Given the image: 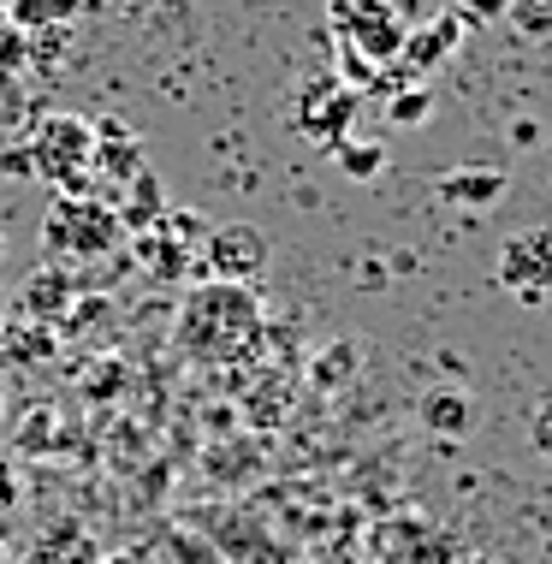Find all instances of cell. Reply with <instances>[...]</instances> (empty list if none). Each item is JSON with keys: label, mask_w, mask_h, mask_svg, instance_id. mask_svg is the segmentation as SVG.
<instances>
[{"label": "cell", "mask_w": 552, "mask_h": 564, "mask_svg": "<svg viewBox=\"0 0 552 564\" xmlns=\"http://www.w3.org/2000/svg\"><path fill=\"white\" fill-rule=\"evenodd\" d=\"M19 292H24V310H30V315H42V322H54V315L72 303V273L59 268V262H48L42 273H30V280L19 285Z\"/></svg>", "instance_id": "4fadbf2b"}, {"label": "cell", "mask_w": 552, "mask_h": 564, "mask_svg": "<svg viewBox=\"0 0 552 564\" xmlns=\"http://www.w3.org/2000/svg\"><path fill=\"white\" fill-rule=\"evenodd\" d=\"M387 119H392V126H422V119H427V89L422 84L398 89V96L387 101Z\"/></svg>", "instance_id": "e0dca14e"}, {"label": "cell", "mask_w": 552, "mask_h": 564, "mask_svg": "<svg viewBox=\"0 0 552 564\" xmlns=\"http://www.w3.org/2000/svg\"><path fill=\"white\" fill-rule=\"evenodd\" d=\"M457 564H494V558H457Z\"/></svg>", "instance_id": "603a6c76"}, {"label": "cell", "mask_w": 552, "mask_h": 564, "mask_svg": "<svg viewBox=\"0 0 552 564\" xmlns=\"http://www.w3.org/2000/svg\"><path fill=\"white\" fill-rule=\"evenodd\" d=\"M268 333V310L256 285H226V280H196L178 303L173 345L196 369H232L243 362Z\"/></svg>", "instance_id": "6da1fadb"}, {"label": "cell", "mask_w": 552, "mask_h": 564, "mask_svg": "<svg viewBox=\"0 0 552 564\" xmlns=\"http://www.w3.org/2000/svg\"><path fill=\"white\" fill-rule=\"evenodd\" d=\"M494 280L523 303H541L552 292V232L546 226H529V232H511L499 243Z\"/></svg>", "instance_id": "52a82bcc"}, {"label": "cell", "mask_w": 552, "mask_h": 564, "mask_svg": "<svg viewBox=\"0 0 552 564\" xmlns=\"http://www.w3.org/2000/svg\"><path fill=\"white\" fill-rule=\"evenodd\" d=\"M19 564H107L101 541L84 523H48L36 541L19 553Z\"/></svg>", "instance_id": "9c48e42d"}, {"label": "cell", "mask_w": 552, "mask_h": 564, "mask_svg": "<svg viewBox=\"0 0 552 564\" xmlns=\"http://www.w3.org/2000/svg\"><path fill=\"white\" fill-rule=\"evenodd\" d=\"M203 280H226V285H256L268 268V232L250 220H226V226H208L203 238V256H196Z\"/></svg>", "instance_id": "8992f818"}, {"label": "cell", "mask_w": 552, "mask_h": 564, "mask_svg": "<svg viewBox=\"0 0 552 564\" xmlns=\"http://www.w3.org/2000/svg\"><path fill=\"white\" fill-rule=\"evenodd\" d=\"M0 564H19V553H12V546H7V541H0Z\"/></svg>", "instance_id": "44dd1931"}, {"label": "cell", "mask_w": 552, "mask_h": 564, "mask_svg": "<svg viewBox=\"0 0 552 564\" xmlns=\"http://www.w3.org/2000/svg\"><path fill=\"white\" fill-rule=\"evenodd\" d=\"M0 327H7V292H0Z\"/></svg>", "instance_id": "7402d4cb"}, {"label": "cell", "mask_w": 552, "mask_h": 564, "mask_svg": "<svg viewBox=\"0 0 552 564\" xmlns=\"http://www.w3.org/2000/svg\"><path fill=\"white\" fill-rule=\"evenodd\" d=\"M327 30L339 48H362L380 66H392L398 48H404V19H398L392 0H333Z\"/></svg>", "instance_id": "5b68a950"}, {"label": "cell", "mask_w": 552, "mask_h": 564, "mask_svg": "<svg viewBox=\"0 0 552 564\" xmlns=\"http://www.w3.org/2000/svg\"><path fill=\"white\" fill-rule=\"evenodd\" d=\"M30 173H42L54 196L96 191V126L84 113H48L30 137Z\"/></svg>", "instance_id": "3957f363"}, {"label": "cell", "mask_w": 552, "mask_h": 564, "mask_svg": "<svg viewBox=\"0 0 552 564\" xmlns=\"http://www.w3.org/2000/svg\"><path fill=\"white\" fill-rule=\"evenodd\" d=\"M505 19H511L517 36L546 42L552 36V0H505Z\"/></svg>", "instance_id": "2e32d148"}, {"label": "cell", "mask_w": 552, "mask_h": 564, "mask_svg": "<svg viewBox=\"0 0 552 564\" xmlns=\"http://www.w3.org/2000/svg\"><path fill=\"white\" fill-rule=\"evenodd\" d=\"M333 161H339L345 178H375L387 166V149L375 137H345V143H333Z\"/></svg>", "instance_id": "9a60e30c"}, {"label": "cell", "mask_w": 552, "mask_h": 564, "mask_svg": "<svg viewBox=\"0 0 552 564\" xmlns=\"http://www.w3.org/2000/svg\"><path fill=\"white\" fill-rule=\"evenodd\" d=\"M505 191H511V178L499 166H457V173L440 178V196L457 208H494V203H505Z\"/></svg>", "instance_id": "7c38bea8"}, {"label": "cell", "mask_w": 552, "mask_h": 564, "mask_svg": "<svg viewBox=\"0 0 552 564\" xmlns=\"http://www.w3.org/2000/svg\"><path fill=\"white\" fill-rule=\"evenodd\" d=\"M84 12V0H7V19L19 30H48V24H72Z\"/></svg>", "instance_id": "5bb4252c"}, {"label": "cell", "mask_w": 552, "mask_h": 564, "mask_svg": "<svg viewBox=\"0 0 552 564\" xmlns=\"http://www.w3.org/2000/svg\"><path fill=\"white\" fill-rule=\"evenodd\" d=\"M457 36H464V19L446 12V19H434L427 30H404V48H398V66H404V78H416V72H434L446 48H457Z\"/></svg>", "instance_id": "8fae6325"}, {"label": "cell", "mask_w": 552, "mask_h": 564, "mask_svg": "<svg viewBox=\"0 0 552 564\" xmlns=\"http://www.w3.org/2000/svg\"><path fill=\"white\" fill-rule=\"evenodd\" d=\"M416 416H422L427 434L464 440V434L475 429V399H469V387H427L422 404H416Z\"/></svg>", "instance_id": "30bf717a"}, {"label": "cell", "mask_w": 552, "mask_h": 564, "mask_svg": "<svg viewBox=\"0 0 552 564\" xmlns=\"http://www.w3.org/2000/svg\"><path fill=\"white\" fill-rule=\"evenodd\" d=\"M357 108H362L357 89L339 84V78H327V84L315 89V108H303V113H297V126L310 131L315 143H327V149H333V143H345V137H350V119H357Z\"/></svg>", "instance_id": "ba28073f"}, {"label": "cell", "mask_w": 552, "mask_h": 564, "mask_svg": "<svg viewBox=\"0 0 552 564\" xmlns=\"http://www.w3.org/2000/svg\"><path fill=\"white\" fill-rule=\"evenodd\" d=\"M84 7H96V12H113V19H143L155 0H84Z\"/></svg>", "instance_id": "ac0fdd59"}, {"label": "cell", "mask_w": 552, "mask_h": 564, "mask_svg": "<svg viewBox=\"0 0 552 564\" xmlns=\"http://www.w3.org/2000/svg\"><path fill=\"white\" fill-rule=\"evenodd\" d=\"M529 440H534V452H541V457H552V404H541V410H534V422H529Z\"/></svg>", "instance_id": "d6986e66"}, {"label": "cell", "mask_w": 552, "mask_h": 564, "mask_svg": "<svg viewBox=\"0 0 552 564\" xmlns=\"http://www.w3.org/2000/svg\"><path fill=\"white\" fill-rule=\"evenodd\" d=\"M203 238L208 226L191 215V208H166L161 220H149L143 232H131L126 250L137 256V268L155 273V280H184V273L196 268V256H203Z\"/></svg>", "instance_id": "277c9868"}, {"label": "cell", "mask_w": 552, "mask_h": 564, "mask_svg": "<svg viewBox=\"0 0 552 564\" xmlns=\"http://www.w3.org/2000/svg\"><path fill=\"white\" fill-rule=\"evenodd\" d=\"M131 243L126 220H119L113 203H101L96 191L78 196H54L48 215H42V250L59 268H84V262H107Z\"/></svg>", "instance_id": "7a4b0ae2"}, {"label": "cell", "mask_w": 552, "mask_h": 564, "mask_svg": "<svg viewBox=\"0 0 552 564\" xmlns=\"http://www.w3.org/2000/svg\"><path fill=\"white\" fill-rule=\"evenodd\" d=\"M457 19H475V24L505 19V0H464V12H457Z\"/></svg>", "instance_id": "ffe728a7"}, {"label": "cell", "mask_w": 552, "mask_h": 564, "mask_svg": "<svg viewBox=\"0 0 552 564\" xmlns=\"http://www.w3.org/2000/svg\"><path fill=\"white\" fill-rule=\"evenodd\" d=\"M0 256H7V238H0Z\"/></svg>", "instance_id": "cb8c5ba5"}]
</instances>
